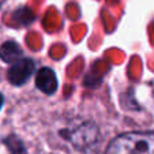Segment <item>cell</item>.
<instances>
[{"instance_id":"277c9868","label":"cell","mask_w":154,"mask_h":154,"mask_svg":"<svg viewBox=\"0 0 154 154\" xmlns=\"http://www.w3.org/2000/svg\"><path fill=\"white\" fill-rule=\"evenodd\" d=\"M35 86L45 94H53L57 90V78L51 68L44 67L35 75Z\"/></svg>"},{"instance_id":"8992f818","label":"cell","mask_w":154,"mask_h":154,"mask_svg":"<svg viewBox=\"0 0 154 154\" xmlns=\"http://www.w3.org/2000/svg\"><path fill=\"white\" fill-rule=\"evenodd\" d=\"M4 143L7 145V147L10 149V151H11L12 154H26L23 145H22V142H20L18 138L8 137L6 140H4Z\"/></svg>"},{"instance_id":"5b68a950","label":"cell","mask_w":154,"mask_h":154,"mask_svg":"<svg viewBox=\"0 0 154 154\" xmlns=\"http://www.w3.org/2000/svg\"><path fill=\"white\" fill-rule=\"evenodd\" d=\"M23 57V51L15 41H7L0 47V59L6 63H15Z\"/></svg>"},{"instance_id":"52a82bcc","label":"cell","mask_w":154,"mask_h":154,"mask_svg":"<svg viewBox=\"0 0 154 154\" xmlns=\"http://www.w3.org/2000/svg\"><path fill=\"white\" fill-rule=\"evenodd\" d=\"M3 102H4V98H3V94L0 93V109H2V106H3Z\"/></svg>"},{"instance_id":"3957f363","label":"cell","mask_w":154,"mask_h":154,"mask_svg":"<svg viewBox=\"0 0 154 154\" xmlns=\"http://www.w3.org/2000/svg\"><path fill=\"white\" fill-rule=\"evenodd\" d=\"M97 135H98V132H97L96 125L85 123L68 135V139L72 142V145L76 149L86 150L91 145H94V142L97 140Z\"/></svg>"},{"instance_id":"6da1fadb","label":"cell","mask_w":154,"mask_h":154,"mask_svg":"<svg viewBox=\"0 0 154 154\" xmlns=\"http://www.w3.org/2000/svg\"><path fill=\"white\" fill-rule=\"evenodd\" d=\"M105 154H154V131L119 135L109 143Z\"/></svg>"},{"instance_id":"7a4b0ae2","label":"cell","mask_w":154,"mask_h":154,"mask_svg":"<svg viewBox=\"0 0 154 154\" xmlns=\"http://www.w3.org/2000/svg\"><path fill=\"white\" fill-rule=\"evenodd\" d=\"M33 71H34V61L32 59L22 57L20 60L11 64L7 72V78L14 86H22L29 81Z\"/></svg>"}]
</instances>
